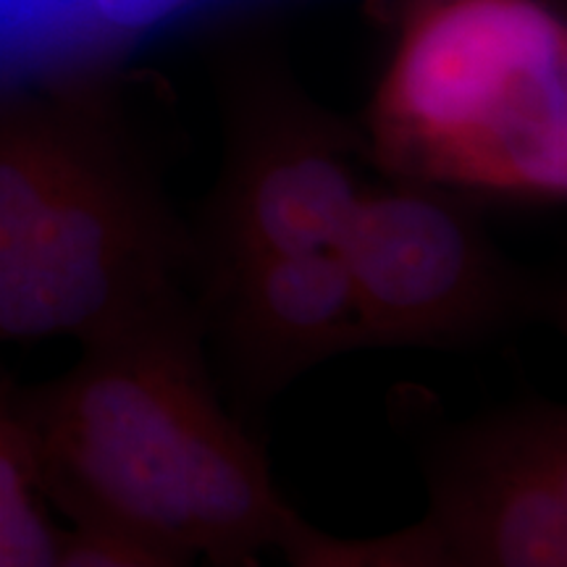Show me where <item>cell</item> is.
Returning a JSON list of instances; mask_svg holds the SVG:
<instances>
[{
  "label": "cell",
  "mask_w": 567,
  "mask_h": 567,
  "mask_svg": "<svg viewBox=\"0 0 567 567\" xmlns=\"http://www.w3.org/2000/svg\"><path fill=\"white\" fill-rule=\"evenodd\" d=\"M11 408L0 402V567H59L63 534Z\"/></svg>",
  "instance_id": "cell-8"
},
{
  "label": "cell",
  "mask_w": 567,
  "mask_h": 567,
  "mask_svg": "<svg viewBox=\"0 0 567 567\" xmlns=\"http://www.w3.org/2000/svg\"><path fill=\"white\" fill-rule=\"evenodd\" d=\"M193 279V243L103 124L0 101V342L84 347L200 313Z\"/></svg>",
  "instance_id": "cell-2"
},
{
  "label": "cell",
  "mask_w": 567,
  "mask_h": 567,
  "mask_svg": "<svg viewBox=\"0 0 567 567\" xmlns=\"http://www.w3.org/2000/svg\"><path fill=\"white\" fill-rule=\"evenodd\" d=\"M567 45L538 0H421L375 95L373 151L415 184L555 200Z\"/></svg>",
  "instance_id": "cell-3"
},
{
  "label": "cell",
  "mask_w": 567,
  "mask_h": 567,
  "mask_svg": "<svg viewBox=\"0 0 567 567\" xmlns=\"http://www.w3.org/2000/svg\"><path fill=\"white\" fill-rule=\"evenodd\" d=\"M189 313L82 347L9 402L48 502L74 528L193 565L260 567L297 509L218 400Z\"/></svg>",
  "instance_id": "cell-1"
},
{
  "label": "cell",
  "mask_w": 567,
  "mask_h": 567,
  "mask_svg": "<svg viewBox=\"0 0 567 567\" xmlns=\"http://www.w3.org/2000/svg\"><path fill=\"white\" fill-rule=\"evenodd\" d=\"M279 551L289 567H450L423 520L384 536L342 538L297 515Z\"/></svg>",
  "instance_id": "cell-9"
},
{
  "label": "cell",
  "mask_w": 567,
  "mask_h": 567,
  "mask_svg": "<svg viewBox=\"0 0 567 567\" xmlns=\"http://www.w3.org/2000/svg\"><path fill=\"white\" fill-rule=\"evenodd\" d=\"M59 567H193L184 559L161 555V551L137 547L90 530H69L63 534Z\"/></svg>",
  "instance_id": "cell-11"
},
{
  "label": "cell",
  "mask_w": 567,
  "mask_h": 567,
  "mask_svg": "<svg viewBox=\"0 0 567 567\" xmlns=\"http://www.w3.org/2000/svg\"><path fill=\"white\" fill-rule=\"evenodd\" d=\"M347 140L300 111L255 113L197 247V281L271 255L337 250L365 189Z\"/></svg>",
  "instance_id": "cell-6"
},
{
  "label": "cell",
  "mask_w": 567,
  "mask_h": 567,
  "mask_svg": "<svg viewBox=\"0 0 567 567\" xmlns=\"http://www.w3.org/2000/svg\"><path fill=\"white\" fill-rule=\"evenodd\" d=\"M423 526L450 567H567V410L530 396L425 455Z\"/></svg>",
  "instance_id": "cell-5"
},
{
  "label": "cell",
  "mask_w": 567,
  "mask_h": 567,
  "mask_svg": "<svg viewBox=\"0 0 567 567\" xmlns=\"http://www.w3.org/2000/svg\"><path fill=\"white\" fill-rule=\"evenodd\" d=\"M189 0H69L74 48L145 30Z\"/></svg>",
  "instance_id": "cell-10"
},
{
  "label": "cell",
  "mask_w": 567,
  "mask_h": 567,
  "mask_svg": "<svg viewBox=\"0 0 567 567\" xmlns=\"http://www.w3.org/2000/svg\"><path fill=\"white\" fill-rule=\"evenodd\" d=\"M365 347H465L557 318L555 284L509 264L429 184L365 193L337 245Z\"/></svg>",
  "instance_id": "cell-4"
},
{
  "label": "cell",
  "mask_w": 567,
  "mask_h": 567,
  "mask_svg": "<svg viewBox=\"0 0 567 567\" xmlns=\"http://www.w3.org/2000/svg\"><path fill=\"white\" fill-rule=\"evenodd\" d=\"M203 329L216 334L231 384L268 402L297 375L365 347L358 302L337 250L271 255L200 284Z\"/></svg>",
  "instance_id": "cell-7"
},
{
  "label": "cell",
  "mask_w": 567,
  "mask_h": 567,
  "mask_svg": "<svg viewBox=\"0 0 567 567\" xmlns=\"http://www.w3.org/2000/svg\"><path fill=\"white\" fill-rule=\"evenodd\" d=\"M42 3L45 0H0V24H9V21L27 17V13L40 9Z\"/></svg>",
  "instance_id": "cell-12"
}]
</instances>
